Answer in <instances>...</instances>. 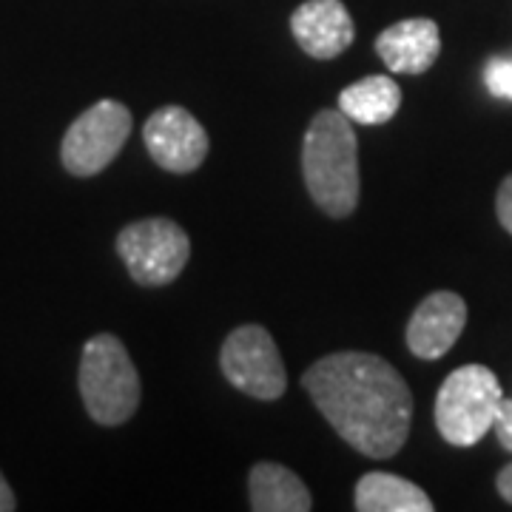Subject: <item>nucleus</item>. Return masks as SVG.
<instances>
[{"label":"nucleus","instance_id":"f257e3e1","mask_svg":"<svg viewBox=\"0 0 512 512\" xmlns=\"http://www.w3.org/2000/svg\"><path fill=\"white\" fill-rule=\"evenodd\" d=\"M302 387L330 427L362 456L393 458L410 436V387L376 353H330L305 370Z\"/></svg>","mask_w":512,"mask_h":512},{"label":"nucleus","instance_id":"f03ea898","mask_svg":"<svg viewBox=\"0 0 512 512\" xmlns=\"http://www.w3.org/2000/svg\"><path fill=\"white\" fill-rule=\"evenodd\" d=\"M302 174L311 200L333 220H345L359 205V140L342 111H319L305 131Z\"/></svg>","mask_w":512,"mask_h":512},{"label":"nucleus","instance_id":"7ed1b4c3","mask_svg":"<svg viewBox=\"0 0 512 512\" xmlns=\"http://www.w3.org/2000/svg\"><path fill=\"white\" fill-rule=\"evenodd\" d=\"M77 384L83 407L103 427L126 424L140 407V373L131 362L126 345L111 333L92 336L83 345Z\"/></svg>","mask_w":512,"mask_h":512},{"label":"nucleus","instance_id":"20e7f679","mask_svg":"<svg viewBox=\"0 0 512 512\" xmlns=\"http://www.w3.org/2000/svg\"><path fill=\"white\" fill-rule=\"evenodd\" d=\"M501 384L490 367L464 365L453 370L436 396V427L453 447H476L493 430Z\"/></svg>","mask_w":512,"mask_h":512},{"label":"nucleus","instance_id":"39448f33","mask_svg":"<svg viewBox=\"0 0 512 512\" xmlns=\"http://www.w3.org/2000/svg\"><path fill=\"white\" fill-rule=\"evenodd\" d=\"M114 248L137 285L163 288L183 274L191 256V239L174 220L151 217L126 225L117 234Z\"/></svg>","mask_w":512,"mask_h":512},{"label":"nucleus","instance_id":"423d86ee","mask_svg":"<svg viewBox=\"0 0 512 512\" xmlns=\"http://www.w3.org/2000/svg\"><path fill=\"white\" fill-rule=\"evenodd\" d=\"M131 137V111L120 100H97L86 109L60 143V163L72 177L106 171Z\"/></svg>","mask_w":512,"mask_h":512},{"label":"nucleus","instance_id":"0eeeda50","mask_svg":"<svg viewBox=\"0 0 512 512\" xmlns=\"http://www.w3.org/2000/svg\"><path fill=\"white\" fill-rule=\"evenodd\" d=\"M222 376L237 387L239 393L276 402L288 390V373L279 356L274 336L262 325H242L231 330L220 353Z\"/></svg>","mask_w":512,"mask_h":512},{"label":"nucleus","instance_id":"6e6552de","mask_svg":"<svg viewBox=\"0 0 512 512\" xmlns=\"http://www.w3.org/2000/svg\"><path fill=\"white\" fill-rule=\"evenodd\" d=\"M143 143L151 160L171 174H191L208 157V134L183 106L154 111L143 126Z\"/></svg>","mask_w":512,"mask_h":512},{"label":"nucleus","instance_id":"1a4fd4ad","mask_svg":"<svg viewBox=\"0 0 512 512\" xmlns=\"http://www.w3.org/2000/svg\"><path fill=\"white\" fill-rule=\"evenodd\" d=\"M464 325H467V302L458 293H430L407 322V348L424 362L441 359L456 345Z\"/></svg>","mask_w":512,"mask_h":512},{"label":"nucleus","instance_id":"9d476101","mask_svg":"<svg viewBox=\"0 0 512 512\" xmlns=\"http://www.w3.org/2000/svg\"><path fill=\"white\" fill-rule=\"evenodd\" d=\"M291 32L305 55L333 60L348 52L356 26L342 0H305L291 15Z\"/></svg>","mask_w":512,"mask_h":512},{"label":"nucleus","instance_id":"9b49d317","mask_svg":"<svg viewBox=\"0 0 512 512\" xmlns=\"http://www.w3.org/2000/svg\"><path fill=\"white\" fill-rule=\"evenodd\" d=\"M439 52V26L430 18L399 20L376 37V55L396 74L427 72L439 60Z\"/></svg>","mask_w":512,"mask_h":512},{"label":"nucleus","instance_id":"f8f14e48","mask_svg":"<svg viewBox=\"0 0 512 512\" xmlns=\"http://www.w3.org/2000/svg\"><path fill=\"white\" fill-rule=\"evenodd\" d=\"M251 510L256 512H308L313 507L311 490L293 470L259 461L248 476Z\"/></svg>","mask_w":512,"mask_h":512},{"label":"nucleus","instance_id":"ddd939ff","mask_svg":"<svg viewBox=\"0 0 512 512\" xmlns=\"http://www.w3.org/2000/svg\"><path fill=\"white\" fill-rule=\"evenodd\" d=\"M399 106H402V89L387 74H370L365 80L350 83L348 89L339 94V111L362 126L390 123Z\"/></svg>","mask_w":512,"mask_h":512},{"label":"nucleus","instance_id":"4468645a","mask_svg":"<svg viewBox=\"0 0 512 512\" xmlns=\"http://www.w3.org/2000/svg\"><path fill=\"white\" fill-rule=\"evenodd\" d=\"M359 512H433L430 495L419 484L393 473H367L356 484Z\"/></svg>","mask_w":512,"mask_h":512},{"label":"nucleus","instance_id":"2eb2a0df","mask_svg":"<svg viewBox=\"0 0 512 512\" xmlns=\"http://www.w3.org/2000/svg\"><path fill=\"white\" fill-rule=\"evenodd\" d=\"M484 83L490 94L512 100V57H493L484 69Z\"/></svg>","mask_w":512,"mask_h":512},{"label":"nucleus","instance_id":"dca6fc26","mask_svg":"<svg viewBox=\"0 0 512 512\" xmlns=\"http://www.w3.org/2000/svg\"><path fill=\"white\" fill-rule=\"evenodd\" d=\"M493 433L498 436V444L512 453V399H501L498 404V413L493 421Z\"/></svg>","mask_w":512,"mask_h":512},{"label":"nucleus","instance_id":"f3484780","mask_svg":"<svg viewBox=\"0 0 512 512\" xmlns=\"http://www.w3.org/2000/svg\"><path fill=\"white\" fill-rule=\"evenodd\" d=\"M495 214H498V222L507 228L512 234V174L501 183L498 188V197H495Z\"/></svg>","mask_w":512,"mask_h":512},{"label":"nucleus","instance_id":"a211bd4d","mask_svg":"<svg viewBox=\"0 0 512 512\" xmlns=\"http://www.w3.org/2000/svg\"><path fill=\"white\" fill-rule=\"evenodd\" d=\"M18 510V498H15V490L9 487L6 476L0 473V512H12Z\"/></svg>","mask_w":512,"mask_h":512},{"label":"nucleus","instance_id":"6ab92c4d","mask_svg":"<svg viewBox=\"0 0 512 512\" xmlns=\"http://www.w3.org/2000/svg\"><path fill=\"white\" fill-rule=\"evenodd\" d=\"M495 487H498L501 498H504L507 504H512V464H507V467L498 473V478H495Z\"/></svg>","mask_w":512,"mask_h":512}]
</instances>
